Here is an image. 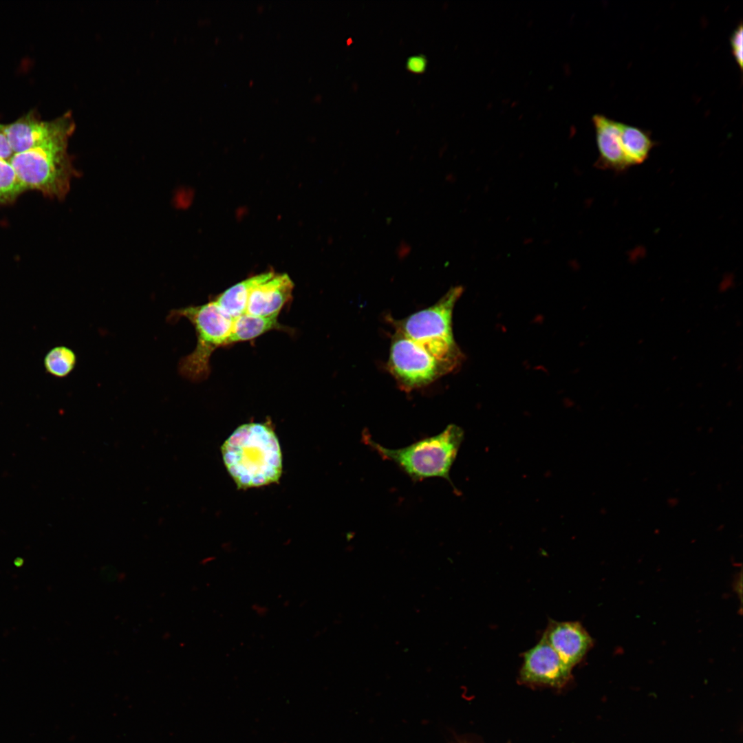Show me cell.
<instances>
[{
    "instance_id": "obj_11",
    "label": "cell",
    "mask_w": 743,
    "mask_h": 743,
    "mask_svg": "<svg viewBox=\"0 0 743 743\" xmlns=\"http://www.w3.org/2000/svg\"><path fill=\"white\" fill-rule=\"evenodd\" d=\"M592 121L599 151L596 165L600 169L615 171L628 169L620 136L621 122L601 114L594 115Z\"/></svg>"
},
{
    "instance_id": "obj_15",
    "label": "cell",
    "mask_w": 743,
    "mask_h": 743,
    "mask_svg": "<svg viewBox=\"0 0 743 743\" xmlns=\"http://www.w3.org/2000/svg\"><path fill=\"white\" fill-rule=\"evenodd\" d=\"M77 362L75 352L69 347L61 345L52 348L45 356L46 372L56 378H65L74 370Z\"/></svg>"
},
{
    "instance_id": "obj_5",
    "label": "cell",
    "mask_w": 743,
    "mask_h": 743,
    "mask_svg": "<svg viewBox=\"0 0 743 743\" xmlns=\"http://www.w3.org/2000/svg\"><path fill=\"white\" fill-rule=\"evenodd\" d=\"M70 135L55 138L34 149L15 153L10 160L23 187L63 198L75 175L67 153Z\"/></svg>"
},
{
    "instance_id": "obj_10",
    "label": "cell",
    "mask_w": 743,
    "mask_h": 743,
    "mask_svg": "<svg viewBox=\"0 0 743 743\" xmlns=\"http://www.w3.org/2000/svg\"><path fill=\"white\" fill-rule=\"evenodd\" d=\"M543 638L571 669L593 645L592 638L578 622L552 621Z\"/></svg>"
},
{
    "instance_id": "obj_14",
    "label": "cell",
    "mask_w": 743,
    "mask_h": 743,
    "mask_svg": "<svg viewBox=\"0 0 743 743\" xmlns=\"http://www.w3.org/2000/svg\"><path fill=\"white\" fill-rule=\"evenodd\" d=\"M262 273L252 276L217 295L213 300L226 314L235 319L246 313L250 293Z\"/></svg>"
},
{
    "instance_id": "obj_9",
    "label": "cell",
    "mask_w": 743,
    "mask_h": 743,
    "mask_svg": "<svg viewBox=\"0 0 743 743\" xmlns=\"http://www.w3.org/2000/svg\"><path fill=\"white\" fill-rule=\"evenodd\" d=\"M294 283L286 274L273 271L262 273L260 281L252 289L246 313L261 316H278L292 298Z\"/></svg>"
},
{
    "instance_id": "obj_2",
    "label": "cell",
    "mask_w": 743,
    "mask_h": 743,
    "mask_svg": "<svg viewBox=\"0 0 743 743\" xmlns=\"http://www.w3.org/2000/svg\"><path fill=\"white\" fill-rule=\"evenodd\" d=\"M464 439V431L451 424L438 435L400 449H388L363 432V440L386 460L396 464L412 480L442 477L451 483L449 473ZM452 484V483H451Z\"/></svg>"
},
{
    "instance_id": "obj_4",
    "label": "cell",
    "mask_w": 743,
    "mask_h": 743,
    "mask_svg": "<svg viewBox=\"0 0 743 743\" xmlns=\"http://www.w3.org/2000/svg\"><path fill=\"white\" fill-rule=\"evenodd\" d=\"M181 318L188 319L197 337L194 350L178 362L177 370L184 378L192 382L206 379L211 373L210 359L215 350L226 346L233 319L226 314L213 300L206 303L191 305L171 310L166 321L175 323Z\"/></svg>"
},
{
    "instance_id": "obj_17",
    "label": "cell",
    "mask_w": 743,
    "mask_h": 743,
    "mask_svg": "<svg viewBox=\"0 0 743 743\" xmlns=\"http://www.w3.org/2000/svg\"><path fill=\"white\" fill-rule=\"evenodd\" d=\"M743 27L740 23L733 31L730 36V45L732 54L738 67L742 70L743 65Z\"/></svg>"
},
{
    "instance_id": "obj_7",
    "label": "cell",
    "mask_w": 743,
    "mask_h": 743,
    "mask_svg": "<svg viewBox=\"0 0 743 743\" xmlns=\"http://www.w3.org/2000/svg\"><path fill=\"white\" fill-rule=\"evenodd\" d=\"M74 127L69 113L50 121L39 120L33 114H29L4 125L3 129L15 154L41 146L60 136H71Z\"/></svg>"
},
{
    "instance_id": "obj_13",
    "label": "cell",
    "mask_w": 743,
    "mask_h": 743,
    "mask_svg": "<svg viewBox=\"0 0 743 743\" xmlns=\"http://www.w3.org/2000/svg\"><path fill=\"white\" fill-rule=\"evenodd\" d=\"M620 136L628 168L642 164L647 159L655 145L649 132L622 122L620 125Z\"/></svg>"
},
{
    "instance_id": "obj_3",
    "label": "cell",
    "mask_w": 743,
    "mask_h": 743,
    "mask_svg": "<svg viewBox=\"0 0 743 743\" xmlns=\"http://www.w3.org/2000/svg\"><path fill=\"white\" fill-rule=\"evenodd\" d=\"M462 292V286L451 288L431 306L396 322L397 330L425 349L448 373L457 369L464 358L452 329L453 310Z\"/></svg>"
},
{
    "instance_id": "obj_16",
    "label": "cell",
    "mask_w": 743,
    "mask_h": 743,
    "mask_svg": "<svg viewBox=\"0 0 743 743\" xmlns=\"http://www.w3.org/2000/svg\"><path fill=\"white\" fill-rule=\"evenodd\" d=\"M24 191L10 161L0 159V202H10Z\"/></svg>"
},
{
    "instance_id": "obj_12",
    "label": "cell",
    "mask_w": 743,
    "mask_h": 743,
    "mask_svg": "<svg viewBox=\"0 0 743 743\" xmlns=\"http://www.w3.org/2000/svg\"><path fill=\"white\" fill-rule=\"evenodd\" d=\"M274 330L288 331L287 327L279 323L278 316H261L244 313L233 319L226 346L238 342L251 341Z\"/></svg>"
},
{
    "instance_id": "obj_18",
    "label": "cell",
    "mask_w": 743,
    "mask_h": 743,
    "mask_svg": "<svg viewBox=\"0 0 743 743\" xmlns=\"http://www.w3.org/2000/svg\"><path fill=\"white\" fill-rule=\"evenodd\" d=\"M405 65L408 71L422 74L427 69V59L424 54L411 55L407 58Z\"/></svg>"
},
{
    "instance_id": "obj_1",
    "label": "cell",
    "mask_w": 743,
    "mask_h": 743,
    "mask_svg": "<svg viewBox=\"0 0 743 743\" xmlns=\"http://www.w3.org/2000/svg\"><path fill=\"white\" fill-rule=\"evenodd\" d=\"M224 464L239 488L278 482L282 455L272 429L262 423L238 427L221 448Z\"/></svg>"
},
{
    "instance_id": "obj_19",
    "label": "cell",
    "mask_w": 743,
    "mask_h": 743,
    "mask_svg": "<svg viewBox=\"0 0 743 743\" xmlns=\"http://www.w3.org/2000/svg\"><path fill=\"white\" fill-rule=\"evenodd\" d=\"M3 128L4 125H0V159L10 161L14 153L11 149Z\"/></svg>"
},
{
    "instance_id": "obj_8",
    "label": "cell",
    "mask_w": 743,
    "mask_h": 743,
    "mask_svg": "<svg viewBox=\"0 0 743 743\" xmlns=\"http://www.w3.org/2000/svg\"><path fill=\"white\" fill-rule=\"evenodd\" d=\"M571 669L542 637L524 654L521 678L530 683L560 687L570 678Z\"/></svg>"
},
{
    "instance_id": "obj_6",
    "label": "cell",
    "mask_w": 743,
    "mask_h": 743,
    "mask_svg": "<svg viewBox=\"0 0 743 743\" xmlns=\"http://www.w3.org/2000/svg\"><path fill=\"white\" fill-rule=\"evenodd\" d=\"M387 366L399 387L407 392L449 374L425 349L397 330L391 339Z\"/></svg>"
}]
</instances>
